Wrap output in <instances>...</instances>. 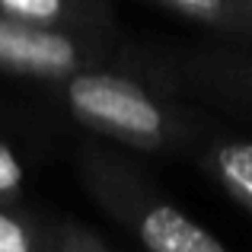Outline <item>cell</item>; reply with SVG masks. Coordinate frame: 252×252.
<instances>
[{
  "label": "cell",
  "mask_w": 252,
  "mask_h": 252,
  "mask_svg": "<svg viewBox=\"0 0 252 252\" xmlns=\"http://www.w3.org/2000/svg\"><path fill=\"white\" fill-rule=\"evenodd\" d=\"M217 169L223 182L246 204H252V144H230L217 154Z\"/></svg>",
  "instance_id": "4"
},
{
  "label": "cell",
  "mask_w": 252,
  "mask_h": 252,
  "mask_svg": "<svg viewBox=\"0 0 252 252\" xmlns=\"http://www.w3.org/2000/svg\"><path fill=\"white\" fill-rule=\"evenodd\" d=\"M29 236L13 217L0 214V252H29Z\"/></svg>",
  "instance_id": "6"
},
{
  "label": "cell",
  "mask_w": 252,
  "mask_h": 252,
  "mask_svg": "<svg viewBox=\"0 0 252 252\" xmlns=\"http://www.w3.org/2000/svg\"><path fill=\"white\" fill-rule=\"evenodd\" d=\"M0 6H3L10 16H19V19H38V23H45V19L61 16L64 0H0Z\"/></svg>",
  "instance_id": "5"
},
{
  "label": "cell",
  "mask_w": 252,
  "mask_h": 252,
  "mask_svg": "<svg viewBox=\"0 0 252 252\" xmlns=\"http://www.w3.org/2000/svg\"><path fill=\"white\" fill-rule=\"evenodd\" d=\"M23 172H19V163L13 160V154L6 147H0V191H10L19 185Z\"/></svg>",
  "instance_id": "7"
},
{
  "label": "cell",
  "mask_w": 252,
  "mask_h": 252,
  "mask_svg": "<svg viewBox=\"0 0 252 252\" xmlns=\"http://www.w3.org/2000/svg\"><path fill=\"white\" fill-rule=\"evenodd\" d=\"M137 233L150 252H223V246L208 230L191 223L169 204L150 208L137 223Z\"/></svg>",
  "instance_id": "3"
},
{
  "label": "cell",
  "mask_w": 252,
  "mask_h": 252,
  "mask_svg": "<svg viewBox=\"0 0 252 252\" xmlns=\"http://www.w3.org/2000/svg\"><path fill=\"white\" fill-rule=\"evenodd\" d=\"M166 3L191 13V16H217L220 6H223V0H166Z\"/></svg>",
  "instance_id": "8"
},
{
  "label": "cell",
  "mask_w": 252,
  "mask_h": 252,
  "mask_svg": "<svg viewBox=\"0 0 252 252\" xmlns=\"http://www.w3.org/2000/svg\"><path fill=\"white\" fill-rule=\"evenodd\" d=\"M70 105L80 118L137 141H157L163 115L141 86L109 74H80L70 80Z\"/></svg>",
  "instance_id": "1"
},
{
  "label": "cell",
  "mask_w": 252,
  "mask_h": 252,
  "mask_svg": "<svg viewBox=\"0 0 252 252\" xmlns=\"http://www.w3.org/2000/svg\"><path fill=\"white\" fill-rule=\"evenodd\" d=\"M0 64L29 74H64L77 64V48L67 35L0 19Z\"/></svg>",
  "instance_id": "2"
}]
</instances>
